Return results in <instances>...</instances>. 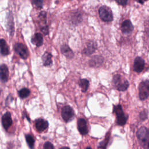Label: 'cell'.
I'll return each instance as SVG.
<instances>
[{"label":"cell","mask_w":149,"mask_h":149,"mask_svg":"<svg viewBox=\"0 0 149 149\" xmlns=\"http://www.w3.org/2000/svg\"><path fill=\"white\" fill-rule=\"evenodd\" d=\"M113 112L116 116V124L119 126H124L128 119V115L125 114L120 105H113Z\"/></svg>","instance_id":"obj_2"},{"label":"cell","mask_w":149,"mask_h":149,"mask_svg":"<svg viewBox=\"0 0 149 149\" xmlns=\"http://www.w3.org/2000/svg\"><path fill=\"white\" fill-rule=\"evenodd\" d=\"M99 15L102 20L111 22L113 19V16L111 9L107 6H103L99 9Z\"/></svg>","instance_id":"obj_5"},{"label":"cell","mask_w":149,"mask_h":149,"mask_svg":"<svg viewBox=\"0 0 149 149\" xmlns=\"http://www.w3.org/2000/svg\"><path fill=\"white\" fill-rule=\"evenodd\" d=\"M104 58L101 56L95 55L89 61V65L91 67H98L103 62Z\"/></svg>","instance_id":"obj_17"},{"label":"cell","mask_w":149,"mask_h":149,"mask_svg":"<svg viewBox=\"0 0 149 149\" xmlns=\"http://www.w3.org/2000/svg\"><path fill=\"white\" fill-rule=\"evenodd\" d=\"M8 31L10 36H12L14 32V24L12 16H9L8 19Z\"/></svg>","instance_id":"obj_21"},{"label":"cell","mask_w":149,"mask_h":149,"mask_svg":"<svg viewBox=\"0 0 149 149\" xmlns=\"http://www.w3.org/2000/svg\"><path fill=\"white\" fill-rule=\"evenodd\" d=\"M139 96L140 100H146L149 95V81L146 80L141 81L139 86Z\"/></svg>","instance_id":"obj_4"},{"label":"cell","mask_w":149,"mask_h":149,"mask_svg":"<svg viewBox=\"0 0 149 149\" xmlns=\"http://www.w3.org/2000/svg\"><path fill=\"white\" fill-rule=\"evenodd\" d=\"M137 1H138L139 3H143V2H144V0H137Z\"/></svg>","instance_id":"obj_30"},{"label":"cell","mask_w":149,"mask_h":149,"mask_svg":"<svg viewBox=\"0 0 149 149\" xmlns=\"http://www.w3.org/2000/svg\"><path fill=\"white\" fill-rule=\"evenodd\" d=\"M25 139H26V141L29 147L30 148H33L34 147V143H35V140H34V139L33 138V137L31 135L27 134L25 135Z\"/></svg>","instance_id":"obj_23"},{"label":"cell","mask_w":149,"mask_h":149,"mask_svg":"<svg viewBox=\"0 0 149 149\" xmlns=\"http://www.w3.org/2000/svg\"><path fill=\"white\" fill-rule=\"evenodd\" d=\"M144 1H147V0H144Z\"/></svg>","instance_id":"obj_31"},{"label":"cell","mask_w":149,"mask_h":149,"mask_svg":"<svg viewBox=\"0 0 149 149\" xmlns=\"http://www.w3.org/2000/svg\"><path fill=\"white\" fill-rule=\"evenodd\" d=\"M137 137L140 144L144 148H148L149 146V133L146 127H141L137 132Z\"/></svg>","instance_id":"obj_1"},{"label":"cell","mask_w":149,"mask_h":149,"mask_svg":"<svg viewBox=\"0 0 149 149\" xmlns=\"http://www.w3.org/2000/svg\"><path fill=\"white\" fill-rule=\"evenodd\" d=\"M31 42L32 44L35 45L37 47L41 46L43 43V37L42 35L39 33H36L31 38Z\"/></svg>","instance_id":"obj_18"},{"label":"cell","mask_w":149,"mask_h":149,"mask_svg":"<svg viewBox=\"0 0 149 149\" xmlns=\"http://www.w3.org/2000/svg\"><path fill=\"white\" fill-rule=\"evenodd\" d=\"M61 115L64 121L66 122H70L74 118V111L71 107L66 105L63 107L61 110Z\"/></svg>","instance_id":"obj_6"},{"label":"cell","mask_w":149,"mask_h":149,"mask_svg":"<svg viewBox=\"0 0 149 149\" xmlns=\"http://www.w3.org/2000/svg\"><path fill=\"white\" fill-rule=\"evenodd\" d=\"M0 52L2 56H7L9 54V47L3 38L0 39Z\"/></svg>","instance_id":"obj_16"},{"label":"cell","mask_w":149,"mask_h":149,"mask_svg":"<svg viewBox=\"0 0 149 149\" xmlns=\"http://www.w3.org/2000/svg\"><path fill=\"white\" fill-rule=\"evenodd\" d=\"M1 121L3 127L6 130H8L12 125V119L11 118L10 113L9 112H6L2 116Z\"/></svg>","instance_id":"obj_8"},{"label":"cell","mask_w":149,"mask_h":149,"mask_svg":"<svg viewBox=\"0 0 149 149\" xmlns=\"http://www.w3.org/2000/svg\"><path fill=\"white\" fill-rule=\"evenodd\" d=\"M77 129L80 133L82 135H86L88 133V127L87 122L83 118H80L77 120Z\"/></svg>","instance_id":"obj_13"},{"label":"cell","mask_w":149,"mask_h":149,"mask_svg":"<svg viewBox=\"0 0 149 149\" xmlns=\"http://www.w3.org/2000/svg\"><path fill=\"white\" fill-rule=\"evenodd\" d=\"M30 94V90L29 88H25V87L20 89L18 92L19 96L20 97V98H21L22 99L28 97L29 96Z\"/></svg>","instance_id":"obj_22"},{"label":"cell","mask_w":149,"mask_h":149,"mask_svg":"<svg viewBox=\"0 0 149 149\" xmlns=\"http://www.w3.org/2000/svg\"><path fill=\"white\" fill-rule=\"evenodd\" d=\"M148 117V111L147 109H144L139 113V118L141 120H145Z\"/></svg>","instance_id":"obj_25"},{"label":"cell","mask_w":149,"mask_h":149,"mask_svg":"<svg viewBox=\"0 0 149 149\" xmlns=\"http://www.w3.org/2000/svg\"><path fill=\"white\" fill-rule=\"evenodd\" d=\"M97 44L93 41H90L87 42L86 47L83 49V54L86 55H90L94 53L97 49Z\"/></svg>","instance_id":"obj_12"},{"label":"cell","mask_w":149,"mask_h":149,"mask_svg":"<svg viewBox=\"0 0 149 149\" xmlns=\"http://www.w3.org/2000/svg\"><path fill=\"white\" fill-rule=\"evenodd\" d=\"M48 125L49 123L48 121L42 118H38L36 119L35 122V126L38 132H43L46 129H47Z\"/></svg>","instance_id":"obj_10"},{"label":"cell","mask_w":149,"mask_h":149,"mask_svg":"<svg viewBox=\"0 0 149 149\" xmlns=\"http://www.w3.org/2000/svg\"><path fill=\"white\" fill-rule=\"evenodd\" d=\"M41 59L42 61L43 65L45 66H49L52 63V55L48 52H45L44 54L42 55Z\"/></svg>","instance_id":"obj_19"},{"label":"cell","mask_w":149,"mask_h":149,"mask_svg":"<svg viewBox=\"0 0 149 149\" xmlns=\"http://www.w3.org/2000/svg\"><path fill=\"white\" fill-rule=\"evenodd\" d=\"M133 30V26L129 20H125L121 24V31L123 34H129Z\"/></svg>","instance_id":"obj_14"},{"label":"cell","mask_w":149,"mask_h":149,"mask_svg":"<svg viewBox=\"0 0 149 149\" xmlns=\"http://www.w3.org/2000/svg\"><path fill=\"white\" fill-rule=\"evenodd\" d=\"M9 79V69L7 65L3 63L0 65V80L3 83H6Z\"/></svg>","instance_id":"obj_11"},{"label":"cell","mask_w":149,"mask_h":149,"mask_svg":"<svg viewBox=\"0 0 149 149\" xmlns=\"http://www.w3.org/2000/svg\"><path fill=\"white\" fill-rule=\"evenodd\" d=\"M32 2L33 4L38 8H41L42 6V4H43L42 0H32Z\"/></svg>","instance_id":"obj_26"},{"label":"cell","mask_w":149,"mask_h":149,"mask_svg":"<svg viewBox=\"0 0 149 149\" xmlns=\"http://www.w3.org/2000/svg\"><path fill=\"white\" fill-rule=\"evenodd\" d=\"M109 134H107V136H106L105 139H104V141H101V142L100 143V145H99V146H98V147L100 148H105L106 147H107V144H108V140H109Z\"/></svg>","instance_id":"obj_24"},{"label":"cell","mask_w":149,"mask_h":149,"mask_svg":"<svg viewBox=\"0 0 149 149\" xmlns=\"http://www.w3.org/2000/svg\"><path fill=\"white\" fill-rule=\"evenodd\" d=\"M119 4L122 5H125L126 4L127 0H115Z\"/></svg>","instance_id":"obj_29"},{"label":"cell","mask_w":149,"mask_h":149,"mask_svg":"<svg viewBox=\"0 0 149 149\" xmlns=\"http://www.w3.org/2000/svg\"><path fill=\"white\" fill-rule=\"evenodd\" d=\"M113 83L119 91H125L127 90L129 86V83L128 81L126 79L122 80V76L119 74H116L113 76Z\"/></svg>","instance_id":"obj_3"},{"label":"cell","mask_w":149,"mask_h":149,"mask_svg":"<svg viewBox=\"0 0 149 149\" xmlns=\"http://www.w3.org/2000/svg\"><path fill=\"white\" fill-rule=\"evenodd\" d=\"M144 65H145V62L142 58L140 56L136 57L134 61V63H133L134 71L137 73H140L142 72L144 68Z\"/></svg>","instance_id":"obj_9"},{"label":"cell","mask_w":149,"mask_h":149,"mask_svg":"<svg viewBox=\"0 0 149 149\" xmlns=\"http://www.w3.org/2000/svg\"><path fill=\"white\" fill-rule=\"evenodd\" d=\"M61 51L63 55L69 59H71L74 56L73 51L67 44H63L61 47Z\"/></svg>","instance_id":"obj_15"},{"label":"cell","mask_w":149,"mask_h":149,"mask_svg":"<svg viewBox=\"0 0 149 149\" xmlns=\"http://www.w3.org/2000/svg\"><path fill=\"white\" fill-rule=\"evenodd\" d=\"M41 31L42 32L44 33V34L45 35H47V34H48V33H49V31H48V27L47 26H44L41 28Z\"/></svg>","instance_id":"obj_28"},{"label":"cell","mask_w":149,"mask_h":149,"mask_svg":"<svg viewBox=\"0 0 149 149\" xmlns=\"http://www.w3.org/2000/svg\"><path fill=\"white\" fill-rule=\"evenodd\" d=\"M14 49L21 58L23 59L27 58L29 56L28 49L24 44L20 42L16 43L14 45Z\"/></svg>","instance_id":"obj_7"},{"label":"cell","mask_w":149,"mask_h":149,"mask_svg":"<svg viewBox=\"0 0 149 149\" xmlns=\"http://www.w3.org/2000/svg\"><path fill=\"white\" fill-rule=\"evenodd\" d=\"M43 148L44 149H53L54 148V147L51 143H50L49 141H47L44 144Z\"/></svg>","instance_id":"obj_27"},{"label":"cell","mask_w":149,"mask_h":149,"mask_svg":"<svg viewBox=\"0 0 149 149\" xmlns=\"http://www.w3.org/2000/svg\"><path fill=\"white\" fill-rule=\"evenodd\" d=\"M79 86L81 89V91L85 93L89 86V81L86 79H80L79 81Z\"/></svg>","instance_id":"obj_20"}]
</instances>
